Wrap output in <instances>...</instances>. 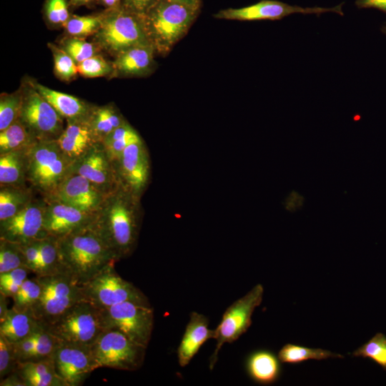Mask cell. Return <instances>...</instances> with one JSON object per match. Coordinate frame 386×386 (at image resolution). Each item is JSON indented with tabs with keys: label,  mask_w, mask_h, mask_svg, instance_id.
Listing matches in <instances>:
<instances>
[{
	"label": "cell",
	"mask_w": 386,
	"mask_h": 386,
	"mask_svg": "<svg viewBox=\"0 0 386 386\" xmlns=\"http://www.w3.org/2000/svg\"><path fill=\"white\" fill-rule=\"evenodd\" d=\"M53 360L57 375L67 386L83 385L90 374L97 369L91 347L61 342L53 355Z\"/></svg>",
	"instance_id": "obj_15"
},
{
	"label": "cell",
	"mask_w": 386,
	"mask_h": 386,
	"mask_svg": "<svg viewBox=\"0 0 386 386\" xmlns=\"http://www.w3.org/2000/svg\"><path fill=\"white\" fill-rule=\"evenodd\" d=\"M100 311L104 330H118L147 347L154 327V309L151 305L128 301Z\"/></svg>",
	"instance_id": "obj_11"
},
{
	"label": "cell",
	"mask_w": 386,
	"mask_h": 386,
	"mask_svg": "<svg viewBox=\"0 0 386 386\" xmlns=\"http://www.w3.org/2000/svg\"><path fill=\"white\" fill-rule=\"evenodd\" d=\"M382 32L386 35V23L382 26Z\"/></svg>",
	"instance_id": "obj_55"
},
{
	"label": "cell",
	"mask_w": 386,
	"mask_h": 386,
	"mask_svg": "<svg viewBox=\"0 0 386 386\" xmlns=\"http://www.w3.org/2000/svg\"><path fill=\"white\" fill-rule=\"evenodd\" d=\"M36 277L41 292L32 311L44 325L53 322L76 303L84 300L81 286L64 268L54 274Z\"/></svg>",
	"instance_id": "obj_6"
},
{
	"label": "cell",
	"mask_w": 386,
	"mask_h": 386,
	"mask_svg": "<svg viewBox=\"0 0 386 386\" xmlns=\"http://www.w3.org/2000/svg\"><path fill=\"white\" fill-rule=\"evenodd\" d=\"M354 357L369 358L386 370V336L377 332L367 342L352 352Z\"/></svg>",
	"instance_id": "obj_34"
},
{
	"label": "cell",
	"mask_w": 386,
	"mask_h": 386,
	"mask_svg": "<svg viewBox=\"0 0 386 386\" xmlns=\"http://www.w3.org/2000/svg\"><path fill=\"white\" fill-rule=\"evenodd\" d=\"M342 4H340L332 8H303L276 0H262L254 4L242 8H228L220 10L214 14V16L219 19L259 21L279 20L296 13L319 15L325 12H335L343 15Z\"/></svg>",
	"instance_id": "obj_13"
},
{
	"label": "cell",
	"mask_w": 386,
	"mask_h": 386,
	"mask_svg": "<svg viewBox=\"0 0 386 386\" xmlns=\"http://www.w3.org/2000/svg\"><path fill=\"white\" fill-rule=\"evenodd\" d=\"M44 199L43 229L46 236L59 238L93 224L95 213L84 212L56 200Z\"/></svg>",
	"instance_id": "obj_19"
},
{
	"label": "cell",
	"mask_w": 386,
	"mask_h": 386,
	"mask_svg": "<svg viewBox=\"0 0 386 386\" xmlns=\"http://www.w3.org/2000/svg\"><path fill=\"white\" fill-rule=\"evenodd\" d=\"M69 174L83 176L106 194L119 184L114 163L101 142L74 160Z\"/></svg>",
	"instance_id": "obj_17"
},
{
	"label": "cell",
	"mask_w": 386,
	"mask_h": 386,
	"mask_svg": "<svg viewBox=\"0 0 386 386\" xmlns=\"http://www.w3.org/2000/svg\"><path fill=\"white\" fill-rule=\"evenodd\" d=\"M37 330L26 337L12 343L15 358L17 362H26L29 360L35 345Z\"/></svg>",
	"instance_id": "obj_46"
},
{
	"label": "cell",
	"mask_w": 386,
	"mask_h": 386,
	"mask_svg": "<svg viewBox=\"0 0 386 386\" xmlns=\"http://www.w3.org/2000/svg\"><path fill=\"white\" fill-rule=\"evenodd\" d=\"M189 6L169 0H159L145 14L150 41L162 53L170 50L188 31L198 15Z\"/></svg>",
	"instance_id": "obj_5"
},
{
	"label": "cell",
	"mask_w": 386,
	"mask_h": 386,
	"mask_svg": "<svg viewBox=\"0 0 386 386\" xmlns=\"http://www.w3.org/2000/svg\"><path fill=\"white\" fill-rule=\"evenodd\" d=\"M54 56V71L60 79L69 81L78 73L77 64L64 50L49 45Z\"/></svg>",
	"instance_id": "obj_40"
},
{
	"label": "cell",
	"mask_w": 386,
	"mask_h": 386,
	"mask_svg": "<svg viewBox=\"0 0 386 386\" xmlns=\"http://www.w3.org/2000/svg\"><path fill=\"white\" fill-rule=\"evenodd\" d=\"M45 201L33 199L13 217L0 222V239L25 244L46 237L43 229Z\"/></svg>",
	"instance_id": "obj_16"
},
{
	"label": "cell",
	"mask_w": 386,
	"mask_h": 386,
	"mask_svg": "<svg viewBox=\"0 0 386 386\" xmlns=\"http://www.w3.org/2000/svg\"><path fill=\"white\" fill-rule=\"evenodd\" d=\"M27 148L0 154V185L26 186Z\"/></svg>",
	"instance_id": "obj_27"
},
{
	"label": "cell",
	"mask_w": 386,
	"mask_h": 386,
	"mask_svg": "<svg viewBox=\"0 0 386 386\" xmlns=\"http://www.w3.org/2000/svg\"><path fill=\"white\" fill-rule=\"evenodd\" d=\"M281 362L297 364L309 360H322L328 358H344L341 354L321 348H310L287 343L278 352Z\"/></svg>",
	"instance_id": "obj_31"
},
{
	"label": "cell",
	"mask_w": 386,
	"mask_h": 386,
	"mask_svg": "<svg viewBox=\"0 0 386 386\" xmlns=\"http://www.w3.org/2000/svg\"><path fill=\"white\" fill-rule=\"evenodd\" d=\"M101 25V14L93 16H72L64 24L71 36L79 37L96 33Z\"/></svg>",
	"instance_id": "obj_39"
},
{
	"label": "cell",
	"mask_w": 386,
	"mask_h": 386,
	"mask_svg": "<svg viewBox=\"0 0 386 386\" xmlns=\"http://www.w3.org/2000/svg\"><path fill=\"white\" fill-rule=\"evenodd\" d=\"M22 90L12 94H1L0 98V132L19 117L22 104Z\"/></svg>",
	"instance_id": "obj_37"
},
{
	"label": "cell",
	"mask_w": 386,
	"mask_h": 386,
	"mask_svg": "<svg viewBox=\"0 0 386 386\" xmlns=\"http://www.w3.org/2000/svg\"><path fill=\"white\" fill-rule=\"evenodd\" d=\"M97 368L135 371L144 362L147 347L116 330H104L91 347Z\"/></svg>",
	"instance_id": "obj_9"
},
{
	"label": "cell",
	"mask_w": 386,
	"mask_h": 386,
	"mask_svg": "<svg viewBox=\"0 0 386 386\" xmlns=\"http://www.w3.org/2000/svg\"><path fill=\"white\" fill-rule=\"evenodd\" d=\"M1 386H25V384L19 373L15 371L7 375L0 381Z\"/></svg>",
	"instance_id": "obj_50"
},
{
	"label": "cell",
	"mask_w": 386,
	"mask_h": 386,
	"mask_svg": "<svg viewBox=\"0 0 386 386\" xmlns=\"http://www.w3.org/2000/svg\"><path fill=\"white\" fill-rule=\"evenodd\" d=\"M94 0H70V4L74 6H81L89 4Z\"/></svg>",
	"instance_id": "obj_53"
},
{
	"label": "cell",
	"mask_w": 386,
	"mask_h": 386,
	"mask_svg": "<svg viewBox=\"0 0 386 386\" xmlns=\"http://www.w3.org/2000/svg\"><path fill=\"white\" fill-rule=\"evenodd\" d=\"M6 296L0 294V321H1L9 311L7 299Z\"/></svg>",
	"instance_id": "obj_52"
},
{
	"label": "cell",
	"mask_w": 386,
	"mask_h": 386,
	"mask_svg": "<svg viewBox=\"0 0 386 386\" xmlns=\"http://www.w3.org/2000/svg\"><path fill=\"white\" fill-rule=\"evenodd\" d=\"M106 193L81 175L69 174L46 199L56 200L84 212L94 214Z\"/></svg>",
	"instance_id": "obj_18"
},
{
	"label": "cell",
	"mask_w": 386,
	"mask_h": 386,
	"mask_svg": "<svg viewBox=\"0 0 386 386\" xmlns=\"http://www.w3.org/2000/svg\"><path fill=\"white\" fill-rule=\"evenodd\" d=\"M41 292V285L35 277L27 278L21 284L17 293L12 297V308L19 311L32 310L39 300Z\"/></svg>",
	"instance_id": "obj_36"
},
{
	"label": "cell",
	"mask_w": 386,
	"mask_h": 386,
	"mask_svg": "<svg viewBox=\"0 0 386 386\" xmlns=\"http://www.w3.org/2000/svg\"><path fill=\"white\" fill-rule=\"evenodd\" d=\"M106 6L108 7V9L110 8H114L118 6L119 4H117L115 0H100Z\"/></svg>",
	"instance_id": "obj_54"
},
{
	"label": "cell",
	"mask_w": 386,
	"mask_h": 386,
	"mask_svg": "<svg viewBox=\"0 0 386 386\" xmlns=\"http://www.w3.org/2000/svg\"><path fill=\"white\" fill-rule=\"evenodd\" d=\"M115 262H112L81 285L84 300L99 310L128 301L150 305L139 288L116 272Z\"/></svg>",
	"instance_id": "obj_8"
},
{
	"label": "cell",
	"mask_w": 386,
	"mask_h": 386,
	"mask_svg": "<svg viewBox=\"0 0 386 386\" xmlns=\"http://www.w3.org/2000/svg\"><path fill=\"white\" fill-rule=\"evenodd\" d=\"M56 239L63 267L80 285L112 262H117L105 242L91 227Z\"/></svg>",
	"instance_id": "obj_2"
},
{
	"label": "cell",
	"mask_w": 386,
	"mask_h": 386,
	"mask_svg": "<svg viewBox=\"0 0 386 386\" xmlns=\"http://www.w3.org/2000/svg\"><path fill=\"white\" fill-rule=\"evenodd\" d=\"M117 4L121 5L122 4L123 0H115Z\"/></svg>",
	"instance_id": "obj_56"
},
{
	"label": "cell",
	"mask_w": 386,
	"mask_h": 386,
	"mask_svg": "<svg viewBox=\"0 0 386 386\" xmlns=\"http://www.w3.org/2000/svg\"><path fill=\"white\" fill-rule=\"evenodd\" d=\"M95 36L100 46L116 55L132 46L152 43L145 15L122 4L101 13V25Z\"/></svg>",
	"instance_id": "obj_3"
},
{
	"label": "cell",
	"mask_w": 386,
	"mask_h": 386,
	"mask_svg": "<svg viewBox=\"0 0 386 386\" xmlns=\"http://www.w3.org/2000/svg\"><path fill=\"white\" fill-rule=\"evenodd\" d=\"M114 165L119 183L141 197L148 185L151 170L149 154L143 140L127 146Z\"/></svg>",
	"instance_id": "obj_14"
},
{
	"label": "cell",
	"mask_w": 386,
	"mask_h": 386,
	"mask_svg": "<svg viewBox=\"0 0 386 386\" xmlns=\"http://www.w3.org/2000/svg\"><path fill=\"white\" fill-rule=\"evenodd\" d=\"M140 199L119 183L94 214L91 227L117 261L129 257L137 246L142 217Z\"/></svg>",
	"instance_id": "obj_1"
},
{
	"label": "cell",
	"mask_w": 386,
	"mask_h": 386,
	"mask_svg": "<svg viewBox=\"0 0 386 386\" xmlns=\"http://www.w3.org/2000/svg\"><path fill=\"white\" fill-rule=\"evenodd\" d=\"M60 343L61 342L41 323L36 331L35 345L27 361H39L53 358V355Z\"/></svg>",
	"instance_id": "obj_35"
},
{
	"label": "cell",
	"mask_w": 386,
	"mask_h": 386,
	"mask_svg": "<svg viewBox=\"0 0 386 386\" xmlns=\"http://www.w3.org/2000/svg\"><path fill=\"white\" fill-rule=\"evenodd\" d=\"M64 267L61 263L57 239L46 236L41 239L40 256L35 276H44L57 272Z\"/></svg>",
	"instance_id": "obj_33"
},
{
	"label": "cell",
	"mask_w": 386,
	"mask_h": 386,
	"mask_svg": "<svg viewBox=\"0 0 386 386\" xmlns=\"http://www.w3.org/2000/svg\"><path fill=\"white\" fill-rule=\"evenodd\" d=\"M17 364L12 343L0 334V380L15 372Z\"/></svg>",
	"instance_id": "obj_44"
},
{
	"label": "cell",
	"mask_w": 386,
	"mask_h": 386,
	"mask_svg": "<svg viewBox=\"0 0 386 386\" xmlns=\"http://www.w3.org/2000/svg\"><path fill=\"white\" fill-rule=\"evenodd\" d=\"M33 199L32 192L26 186H1L0 222L17 214Z\"/></svg>",
	"instance_id": "obj_29"
},
{
	"label": "cell",
	"mask_w": 386,
	"mask_h": 386,
	"mask_svg": "<svg viewBox=\"0 0 386 386\" xmlns=\"http://www.w3.org/2000/svg\"><path fill=\"white\" fill-rule=\"evenodd\" d=\"M16 371L25 386H67L57 375L53 358L18 362Z\"/></svg>",
	"instance_id": "obj_24"
},
{
	"label": "cell",
	"mask_w": 386,
	"mask_h": 386,
	"mask_svg": "<svg viewBox=\"0 0 386 386\" xmlns=\"http://www.w3.org/2000/svg\"><path fill=\"white\" fill-rule=\"evenodd\" d=\"M41 239H36L25 244H19L25 258L26 267L34 274L39 260Z\"/></svg>",
	"instance_id": "obj_45"
},
{
	"label": "cell",
	"mask_w": 386,
	"mask_h": 386,
	"mask_svg": "<svg viewBox=\"0 0 386 386\" xmlns=\"http://www.w3.org/2000/svg\"><path fill=\"white\" fill-rule=\"evenodd\" d=\"M174 2L182 4L187 6H189L196 11H199L201 6V0H169Z\"/></svg>",
	"instance_id": "obj_51"
},
{
	"label": "cell",
	"mask_w": 386,
	"mask_h": 386,
	"mask_svg": "<svg viewBox=\"0 0 386 386\" xmlns=\"http://www.w3.org/2000/svg\"><path fill=\"white\" fill-rule=\"evenodd\" d=\"M278 356L267 350H259L251 353L246 360V370L255 382L268 385L275 382L281 374Z\"/></svg>",
	"instance_id": "obj_25"
},
{
	"label": "cell",
	"mask_w": 386,
	"mask_h": 386,
	"mask_svg": "<svg viewBox=\"0 0 386 386\" xmlns=\"http://www.w3.org/2000/svg\"><path fill=\"white\" fill-rule=\"evenodd\" d=\"M22 94L19 119L36 140H56L64 129L63 118L32 83L24 87Z\"/></svg>",
	"instance_id": "obj_12"
},
{
	"label": "cell",
	"mask_w": 386,
	"mask_h": 386,
	"mask_svg": "<svg viewBox=\"0 0 386 386\" xmlns=\"http://www.w3.org/2000/svg\"><path fill=\"white\" fill-rule=\"evenodd\" d=\"M31 272L25 267H21L4 273H0V284L9 283L22 284L27 278L28 274Z\"/></svg>",
	"instance_id": "obj_47"
},
{
	"label": "cell",
	"mask_w": 386,
	"mask_h": 386,
	"mask_svg": "<svg viewBox=\"0 0 386 386\" xmlns=\"http://www.w3.org/2000/svg\"><path fill=\"white\" fill-rule=\"evenodd\" d=\"M44 325L60 342L86 347H91L104 330L100 310L86 300Z\"/></svg>",
	"instance_id": "obj_7"
},
{
	"label": "cell",
	"mask_w": 386,
	"mask_h": 386,
	"mask_svg": "<svg viewBox=\"0 0 386 386\" xmlns=\"http://www.w3.org/2000/svg\"><path fill=\"white\" fill-rule=\"evenodd\" d=\"M44 12L52 24L64 25L70 18L67 0H46Z\"/></svg>",
	"instance_id": "obj_43"
},
{
	"label": "cell",
	"mask_w": 386,
	"mask_h": 386,
	"mask_svg": "<svg viewBox=\"0 0 386 386\" xmlns=\"http://www.w3.org/2000/svg\"><path fill=\"white\" fill-rule=\"evenodd\" d=\"M356 6L360 9H376L386 14V0H357Z\"/></svg>",
	"instance_id": "obj_49"
},
{
	"label": "cell",
	"mask_w": 386,
	"mask_h": 386,
	"mask_svg": "<svg viewBox=\"0 0 386 386\" xmlns=\"http://www.w3.org/2000/svg\"><path fill=\"white\" fill-rule=\"evenodd\" d=\"M78 73L86 77H98L113 72L112 65L102 56L94 55L77 64Z\"/></svg>",
	"instance_id": "obj_41"
},
{
	"label": "cell",
	"mask_w": 386,
	"mask_h": 386,
	"mask_svg": "<svg viewBox=\"0 0 386 386\" xmlns=\"http://www.w3.org/2000/svg\"><path fill=\"white\" fill-rule=\"evenodd\" d=\"M32 84L63 119L66 121L89 119L92 106L74 96L51 89L39 83Z\"/></svg>",
	"instance_id": "obj_23"
},
{
	"label": "cell",
	"mask_w": 386,
	"mask_h": 386,
	"mask_svg": "<svg viewBox=\"0 0 386 386\" xmlns=\"http://www.w3.org/2000/svg\"><path fill=\"white\" fill-rule=\"evenodd\" d=\"M76 63L95 55L94 45L83 39L73 37L66 39L63 44V49Z\"/></svg>",
	"instance_id": "obj_42"
},
{
	"label": "cell",
	"mask_w": 386,
	"mask_h": 386,
	"mask_svg": "<svg viewBox=\"0 0 386 386\" xmlns=\"http://www.w3.org/2000/svg\"><path fill=\"white\" fill-rule=\"evenodd\" d=\"M25 267V258L19 244L0 239V273Z\"/></svg>",
	"instance_id": "obj_38"
},
{
	"label": "cell",
	"mask_w": 386,
	"mask_h": 386,
	"mask_svg": "<svg viewBox=\"0 0 386 386\" xmlns=\"http://www.w3.org/2000/svg\"><path fill=\"white\" fill-rule=\"evenodd\" d=\"M263 294V286L257 284L245 295L237 299L226 309L219 325L214 330L213 339L216 340V345L209 359L210 370L214 368L223 345L226 343L234 342L249 328L252 325V314L260 305Z\"/></svg>",
	"instance_id": "obj_10"
},
{
	"label": "cell",
	"mask_w": 386,
	"mask_h": 386,
	"mask_svg": "<svg viewBox=\"0 0 386 386\" xmlns=\"http://www.w3.org/2000/svg\"><path fill=\"white\" fill-rule=\"evenodd\" d=\"M88 122L99 142L127 122L118 109L112 104L93 107Z\"/></svg>",
	"instance_id": "obj_28"
},
{
	"label": "cell",
	"mask_w": 386,
	"mask_h": 386,
	"mask_svg": "<svg viewBox=\"0 0 386 386\" xmlns=\"http://www.w3.org/2000/svg\"><path fill=\"white\" fill-rule=\"evenodd\" d=\"M152 43H146L132 46L117 55L112 62L114 76H144L150 72L154 66Z\"/></svg>",
	"instance_id": "obj_21"
},
{
	"label": "cell",
	"mask_w": 386,
	"mask_h": 386,
	"mask_svg": "<svg viewBox=\"0 0 386 386\" xmlns=\"http://www.w3.org/2000/svg\"><path fill=\"white\" fill-rule=\"evenodd\" d=\"M159 0H123L122 5L126 8L145 15Z\"/></svg>",
	"instance_id": "obj_48"
},
{
	"label": "cell",
	"mask_w": 386,
	"mask_h": 386,
	"mask_svg": "<svg viewBox=\"0 0 386 386\" xmlns=\"http://www.w3.org/2000/svg\"><path fill=\"white\" fill-rule=\"evenodd\" d=\"M36 141L28 127L18 118L0 132V154L26 149Z\"/></svg>",
	"instance_id": "obj_30"
},
{
	"label": "cell",
	"mask_w": 386,
	"mask_h": 386,
	"mask_svg": "<svg viewBox=\"0 0 386 386\" xmlns=\"http://www.w3.org/2000/svg\"><path fill=\"white\" fill-rule=\"evenodd\" d=\"M141 139L137 132L127 122L107 136L102 143L109 159L114 163L127 146Z\"/></svg>",
	"instance_id": "obj_32"
},
{
	"label": "cell",
	"mask_w": 386,
	"mask_h": 386,
	"mask_svg": "<svg viewBox=\"0 0 386 386\" xmlns=\"http://www.w3.org/2000/svg\"><path fill=\"white\" fill-rule=\"evenodd\" d=\"M41 325L32 310L19 311L11 307L0 321V334L14 343L31 335Z\"/></svg>",
	"instance_id": "obj_26"
},
{
	"label": "cell",
	"mask_w": 386,
	"mask_h": 386,
	"mask_svg": "<svg viewBox=\"0 0 386 386\" xmlns=\"http://www.w3.org/2000/svg\"><path fill=\"white\" fill-rule=\"evenodd\" d=\"M56 142L64 154L72 162L99 143L88 119L67 120L66 127Z\"/></svg>",
	"instance_id": "obj_22"
},
{
	"label": "cell",
	"mask_w": 386,
	"mask_h": 386,
	"mask_svg": "<svg viewBox=\"0 0 386 386\" xmlns=\"http://www.w3.org/2000/svg\"><path fill=\"white\" fill-rule=\"evenodd\" d=\"M26 179L42 194H51L69 174L72 161L56 140H38L27 148Z\"/></svg>",
	"instance_id": "obj_4"
},
{
	"label": "cell",
	"mask_w": 386,
	"mask_h": 386,
	"mask_svg": "<svg viewBox=\"0 0 386 386\" xmlns=\"http://www.w3.org/2000/svg\"><path fill=\"white\" fill-rule=\"evenodd\" d=\"M214 330L209 327L208 318L200 313L192 312L177 348V359L181 367L187 366L201 347L209 339H213Z\"/></svg>",
	"instance_id": "obj_20"
}]
</instances>
